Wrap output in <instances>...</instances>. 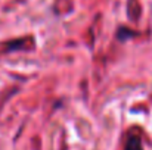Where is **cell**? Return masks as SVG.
<instances>
[{"label": "cell", "instance_id": "obj_1", "mask_svg": "<svg viewBox=\"0 0 152 150\" xmlns=\"http://www.w3.org/2000/svg\"><path fill=\"white\" fill-rule=\"evenodd\" d=\"M124 150H143L140 137H139V136H133V134H132V136L129 137L127 143H126Z\"/></svg>", "mask_w": 152, "mask_h": 150}]
</instances>
